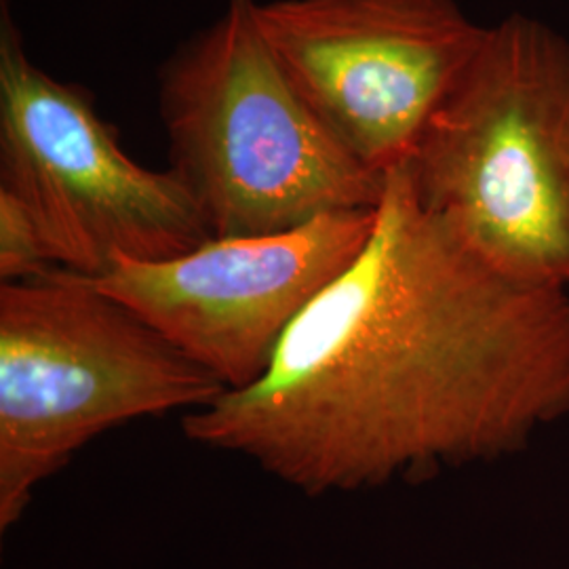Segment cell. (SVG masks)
Returning <instances> with one entry per match:
<instances>
[{"mask_svg": "<svg viewBox=\"0 0 569 569\" xmlns=\"http://www.w3.org/2000/svg\"><path fill=\"white\" fill-rule=\"evenodd\" d=\"M376 209L272 234L211 237L167 260H117L89 279L226 390H239L264 376L287 331L363 251Z\"/></svg>", "mask_w": 569, "mask_h": 569, "instance_id": "obj_7", "label": "cell"}, {"mask_svg": "<svg viewBox=\"0 0 569 569\" xmlns=\"http://www.w3.org/2000/svg\"><path fill=\"white\" fill-rule=\"evenodd\" d=\"M569 418V291L470 251L387 173L363 251L264 376L183 413L192 443L308 496L498 460Z\"/></svg>", "mask_w": 569, "mask_h": 569, "instance_id": "obj_1", "label": "cell"}, {"mask_svg": "<svg viewBox=\"0 0 569 569\" xmlns=\"http://www.w3.org/2000/svg\"><path fill=\"white\" fill-rule=\"evenodd\" d=\"M289 81L378 176L406 164L488 28L456 0H258Z\"/></svg>", "mask_w": 569, "mask_h": 569, "instance_id": "obj_6", "label": "cell"}, {"mask_svg": "<svg viewBox=\"0 0 569 569\" xmlns=\"http://www.w3.org/2000/svg\"><path fill=\"white\" fill-rule=\"evenodd\" d=\"M0 190L28 209L51 262L82 277L211 239L182 180L133 161L91 93L32 60L9 0H0Z\"/></svg>", "mask_w": 569, "mask_h": 569, "instance_id": "obj_5", "label": "cell"}, {"mask_svg": "<svg viewBox=\"0 0 569 569\" xmlns=\"http://www.w3.org/2000/svg\"><path fill=\"white\" fill-rule=\"evenodd\" d=\"M418 203L512 279L569 291V42L510 16L406 164Z\"/></svg>", "mask_w": 569, "mask_h": 569, "instance_id": "obj_3", "label": "cell"}, {"mask_svg": "<svg viewBox=\"0 0 569 569\" xmlns=\"http://www.w3.org/2000/svg\"><path fill=\"white\" fill-rule=\"evenodd\" d=\"M58 266L44 247L28 209L0 190V279L2 283L32 281Z\"/></svg>", "mask_w": 569, "mask_h": 569, "instance_id": "obj_8", "label": "cell"}, {"mask_svg": "<svg viewBox=\"0 0 569 569\" xmlns=\"http://www.w3.org/2000/svg\"><path fill=\"white\" fill-rule=\"evenodd\" d=\"M169 169L211 237L283 232L376 209L387 176L359 163L310 110L272 53L258 0H228L159 68Z\"/></svg>", "mask_w": 569, "mask_h": 569, "instance_id": "obj_2", "label": "cell"}, {"mask_svg": "<svg viewBox=\"0 0 569 569\" xmlns=\"http://www.w3.org/2000/svg\"><path fill=\"white\" fill-rule=\"evenodd\" d=\"M226 388L89 277L53 268L0 287V529L34 489L110 428Z\"/></svg>", "mask_w": 569, "mask_h": 569, "instance_id": "obj_4", "label": "cell"}]
</instances>
